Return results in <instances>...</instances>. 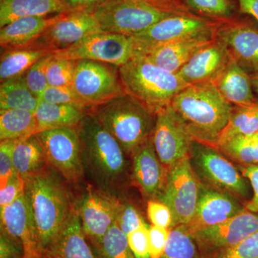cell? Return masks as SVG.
<instances>
[{"label": "cell", "mask_w": 258, "mask_h": 258, "mask_svg": "<svg viewBox=\"0 0 258 258\" xmlns=\"http://www.w3.org/2000/svg\"><path fill=\"white\" fill-rule=\"evenodd\" d=\"M84 175L95 187L116 198L128 179L125 152L91 111L77 126Z\"/></svg>", "instance_id": "6da1fadb"}, {"label": "cell", "mask_w": 258, "mask_h": 258, "mask_svg": "<svg viewBox=\"0 0 258 258\" xmlns=\"http://www.w3.org/2000/svg\"><path fill=\"white\" fill-rule=\"evenodd\" d=\"M60 176L47 166L23 179L30 215L47 258H52L61 230L74 207Z\"/></svg>", "instance_id": "7a4b0ae2"}, {"label": "cell", "mask_w": 258, "mask_h": 258, "mask_svg": "<svg viewBox=\"0 0 258 258\" xmlns=\"http://www.w3.org/2000/svg\"><path fill=\"white\" fill-rule=\"evenodd\" d=\"M171 106L195 142L214 147L233 110L212 82L187 86L174 97Z\"/></svg>", "instance_id": "3957f363"}, {"label": "cell", "mask_w": 258, "mask_h": 258, "mask_svg": "<svg viewBox=\"0 0 258 258\" xmlns=\"http://www.w3.org/2000/svg\"><path fill=\"white\" fill-rule=\"evenodd\" d=\"M119 73L125 93L156 115L189 86L177 74L141 55H134L119 68Z\"/></svg>", "instance_id": "277c9868"}, {"label": "cell", "mask_w": 258, "mask_h": 258, "mask_svg": "<svg viewBox=\"0 0 258 258\" xmlns=\"http://www.w3.org/2000/svg\"><path fill=\"white\" fill-rule=\"evenodd\" d=\"M91 112L128 155L152 137L157 119V115L127 93Z\"/></svg>", "instance_id": "5b68a950"}, {"label": "cell", "mask_w": 258, "mask_h": 258, "mask_svg": "<svg viewBox=\"0 0 258 258\" xmlns=\"http://www.w3.org/2000/svg\"><path fill=\"white\" fill-rule=\"evenodd\" d=\"M189 12L185 5L163 7L144 0H107L90 13L102 31L132 37L163 19Z\"/></svg>", "instance_id": "8992f818"}, {"label": "cell", "mask_w": 258, "mask_h": 258, "mask_svg": "<svg viewBox=\"0 0 258 258\" xmlns=\"http://www.w3.org/2000/svg\"><path fill=\"white\" fill-rule=\"evenodd\" d=\"M190 160L194 171L208 187L234 196L246 198L247 181L216 147L194 141Z\"/></svg>", "instance_id": "52a82bcc"}, {"label": "cell", "mask_w": 258, "mask_h": 258, "mask_svg": "<svg viewBox=\"0 0 258 258\" xmlns=\"http://www.w3.org/2000/svg\"><path fill=\"white\" fill-rule=\"evenodd\" d=\"M220 23L199 16L191 12L171 15L132 37L135 47L134 55L184 39L215 35Z\"/></svg>", "instance_id": "ba28073f"}, {"label": "cell", "mask_w": 258, "mask_h": 258, "mask_svg": "<svg viewBox=\"0 0 258 258\" xmlns=\"http://www.w3.org/2000/svg\"><path fill=\"white\" fill-rule=\"evenodd\" d=\"M201 187L190 157L168 169L165 186L158 199L170 209L173 217L171 227L187 225L192 220Z\"/></svg>", "instance_id": "9c48e42d"}, {"label": "cell", "mask_w": 258, "mask_h": 258, "mask_svg": "<svg viewBox=\"0 0 258 258\" xmlns=\"http://www.w3.org/2000/svg\"><path fill=\"white\" fill-rule=\"evenodd\" d=\"M72 88L91 108L125 93L119 68L94 60H76Z\"/></svg>", "instance_id": "30bf717a"}, {"label": "cell", "mask_w": 258, "mask_h": 258, "mask_svg": "<svg viewBox=\"0 0 258 258\" xmlns=\"http://www.w3.org/2000/svg\"><path fill=\"white\" fill-rule=\"evenodd\" d=\"M48 165L64 181L76 184L84 176L77 127L48 129L35 134Z\"/></svg>", "instance_id": "8fae6325"}, {"label": "cell", "mask_w": 258, "mask_h": 258, "mask_svg": "<svg viewBox=\"0 0 258 258\" xmlns=\"http://www.w3.org/2000/svg\"><path fill=\"white\" fill-rule=\"evenodd\" d=\"M57 57L73 60H94L121 67L135 55L132 37L111 32L92 34L55 52Z\"/></svg>", "instance_id": "7c38bea8"}, {"label": "cell", "mask_w": 258, "mask_h": 258, "mask_svg": "<svg viewBox=\"0 0 258 258\" xmlns=\"http://www.w3.org/2000/svg\"><path fill=\"white\" fill-rule=\"evenodd\" d=\"M152 140L158 157L166 169L190 157L193 139L171 105L157 113Z\"/></svg>", "instance_id": "4fadbf2b"}, {"label": "cell", "mask_w": 258, "mask_h": 258, "mask_svg": "<svg viewBox=\"0 0 258 258\" xmlns=\"http://www.w3.org/2000/svg\"><path fill=\"white\" fill-rule=\"evenodd\" d=\"M119 200L95 186H88L80 199L76 209L83 231L96 247L115 222Z\"/></svg>", "instance_id": "5bb4252c"}, {"label": "cell", "mask_w": 258, "mask_h": 258, "mask_svg": "<svg viewBox=\"0 0 258 258\" xmlns=\"http://www.w3.org/2000/svg\"><path fill=\"white\" fill-rule=\"evenodd\" d=\"M100 32L103 31L99 24L89 12L64 13L28 46L55 52L72 46L88 35Z\"/></svg>", "instance_id": "9a60e30c"}, {"label": "cell", "mask_w": 258, "mask_h": 258, "mask_svg": "<svg viewBox=\"0 0 258 258\" xmlns=\"http://www.w3.org/2000/svg\"><path fill=\"white\" fill-rule=\"evenodd\" d=\"M215 37L225 44L231 57L248 74L258 71V28L250 20L234 18L221 22Z\"/></svg>", "instance_id": "2e32d148"}, {"label": "cell", "mask_w": 258, "mask_h": 258, "mask_svg": "<svg viewBox=\"0 0 258 258\" xmlns=\"http://www.w3.org/2000/svg\"><path fill=\"white\" fill-rule=\"evenodd\" d=\"M258 231V214L244 209L226 221L194 234L200 247L208 250H223L238 244Z\"/></svg>", "instance_id": "e0dca14e"}, {"label": "cell", "mask_w": 258, "mask_h": 258, "mask_svg": "<svg viewBox=\"0 0 258 258\" xmlns=\"http://www.w3.org/2000/svg\"><path fill=\"white\" fill-rule=\"evenodd\" d=\"M1 231L23 247L24 258H47L40 247L28 203L23 195L0 209Z\"/></svg>", "instance_id": "ac0fdd59"}, {"label": "cell", "mask_w": 258, "mask_h": 258, "mask_svg": "<svg viewBox=\"0 0 258 258\" xmlns=\"http://www.w3.org/2000/svg\"><path fill=\"white\" fill-rule=\"evenodd\" d=\"M244 210L228 194L202 186L196 212L192 220L184 227L193 235L199 231L226 221Z\"/></svg>", "instance_id": "d6986e66"}, {"label": "cell", "mask_w": 258, "mask_h": 258, "mask_svg": "<svg viewBox=\"0 0 258 258\" xmlns=\"http://www.w3.org/2000/svg\"><path fill=\"white\" fill-rule=\"evenodd\" d=\"M132 177L144 197L158 199L165 186L168 169L161 164L152 137L132 154Z\"/></svg>", "instance_id": "ffe728a7"}, {"label": "cell", "mask_w": 258, "mask_h": 258, "mask_svg": "<svg viewBox=\"0 0 258 258\" xmlns=\"http://www.w3.org/2000/svg\"><path fill=\"white\" fill-rule=\"evenodd\" d=\"M231 59L225 44L215 37L198 50L176 74L188 86L212 82Z\"/></svg>", "instance_id": "44dd1931"}, {"label": "cell", "mask_w": 258, "mask_h": 258, "mask_svg": "<svg viewBox=\"0 0 258 258\" xmlns=\"http://www.w3.org/2000/svg\"><path fill=\"white\" fill-rule=\"evenodd\" d=\"M215 35L184 39L154 47L139 55L157 64L161 69L176 74L198 50L206 46Z\"/></svg>", "instance_id": "7402d4cb"}, {"label": "cell", "mask_w": 258, "mask_h": 258, "mask_svg": "<svg viewBox=\"0 0 258 258\" xmlns=\"http://www.w3.org/2000/svg\"><path fill=\"white\" fill-rule=\"evenodd\" d=\"M212 83L231 105L247 106L257 101L254 96L250 74L232 58Z\"/></svg>", "instance_id": "603a6c76"}, {"label": "cell", "mask_w": 258, "mask_h": 258, "mask_svg": "<svg viewBox=\"0 0 258 258\" xmlns=\"http://www.w3.org/2000/svg\"><path fill=\"white\" fill-rule=\"evenodd\" d=\"M28 17L18 19L0 30V45L3 50L28 46L55 23L61 15Z\"/></svg>", "instance_id": "cb8c5ba5"}, {"label": "cell", "mask_w": 258, "mask_h": 258, "mask_svg": "<svg viewBox=\"0 0 258 258\" xmlns=\"http://www.w3.org/2000/svg\"><path fill=\"white\" fill-rule=\"evenodd\" d=\"M52 258H97L86 240L79 212L75 207L61 230Z\"/></svg>", "instance_id": "d4e9b609"}, {"label": "cell", "mask_w": 258, "mask_h": 258, "mask_svg": "<svg viewBox=\"0 0 258 258\" xmlns=\"http://www.w3.org/2000/svg\"><path fill=\"white\" fill-rule=\"evenodd\" d=\"M67 13L60 0H0V28L20 18Z\"/></svg>", "instance_id": "484cf974"}, {"label": "cell", "mask_w": 258, "mask_h": 258, "mask_svg": "<svg viewBox=\"0 0 258 258\" xmlns=\"http://www.w3.org/2000/svg\"><path fill=\"white\" fill-rule=\"evenodd\" d=\"M88 112L78 107L56 104L40 100L35 112L37 133L48 129L77 127Z\"/></svg>", "instance_id": "4316f807"}, {"label": "cell", "mask_w": 258, "mask_h": 258, "mask_svg": "<svg viewBox=\"0 0 258 258\" xmlns=\"http://www.w3.org/2000/svg\"><path fill=\"white\" fill-rule=\"evenodd\" d=\"M15 172L24 179L48 166L45 152L37 136L18 141L13 152Z\"/></svg>", "instance_id": "83f0119b"}, {"label": "cell", "mask_w": 258, "mask_h": 258, "mask_svg": "<svg viewBox=\"0 0 258 258\" xmlns=\"http://www.w3.org/2000/svg\"><path fill=\"white\" fill-rule=\"evenodd\" d=\"M52 53V51L33 46L4 50L0 59L1 83L25 74L37 61Z\"/></svg>", "instance_id": "f1b7e54d"}, {"label": "cell", "mask_w": 258, "mask_h": 258, "mask_svg": "<svg viewBox=\"0 0 258 258\" xmlns=\"http://www.w3.org/2000/svg\"><path fill=\"white\" fill-rule=\"evenodd\" d=\"M37 123L35 112L0 110V140H22L35 135Z\"/></svg>", "instance_id": "f546056e"}, {"label": "cell", "mask_w": 258, "mask_h": 258, "mask_svg": "<svg viewBox=\"0 0 258 258\" xmlns=\"http://www.w3.org/2000/svg\"><path fill=\"white\" fill-rule=\"evenodd\" d=\"M40 99L30 91L25 75L1 83L0 110L20 109L35 112Z\"/></svg>", "instance_id": "4dcf8cb0"}, {"label": "cell", "mask_w": 258, "mask_h": 258, "mask_svg": "<svg viewBox=\"0 0 258 258\" xmlns=\"http://www.w3.org/2000/svg\"><path fill=\"white\" fill-rule=\"evenodd\" d=\"M258 133V101L247 106H235L222 131L216 148L231 139Z\"/></svg>", "instance_id": "1f68e13d"}, {"label": "cell", "mask_w": 258, "mask_h": 258, "mask_svg": "<svg viewBox=\"0 0 258 258\" xmlns=\"http://www.w3.org/2000/svg\"><path fill=\"white\" fill-rule=\"evenodd\" d=\"M217 149L242 166L258 165V133L231 139Z\"/></svg>", "instance_id": "d6a6232c"}, {"label": "cell", "mask_w": 258, "mask_h": 258, "mask_svg": "<svg viewBox=\"0 0 258 258\" xmlns=\"http://www.w3.org/2000/svg\"><path fill=\"white\" fill-rule=\"evenodd\" d=\"M95 249L100 258H136L129 246L128 236L115 222Z\"/></svg>", "instance_id": "836d02e7"}, {"label": "cell", "mask_w": 258, "mask_h": 258, "mask_svg": "<svg viewBox=\"0 0 258 258\" xmlns=\"http://www.w3.org/2000/svg\"><path fill=\"white\" fill-rule=\"evenodd\" d=\"M183 4L194 14L217 22L234 18L235 11L232 0H184Z\"/></svg>", "instance_id": "e575fe53"}, {"label": "cell", "mask_w": 258, "mask_h": 258, "mask_svg": "<svg viewBox=\"0 0 258 258\" xmlns=\"http://www.w3.org/2000/svg\"><path fill=\"white\" fill-rule=\"evenodd\" d=\"M196 244L184 225L172 227L160 258H197Z\"/></svg>", "instance_id": "d590c367"}, {"label": "cell", "mask_w": 258, "mask_h": 258, "mask_svg": "<svg viewBox=\"0 0 258 258\" xmlns=\"http://www.w3.org/2000/svg\"><path fill=\"white\" fill-rule=\"evenodd\" d=\"M76 60L57 57L54 53L46 69L47 83L52 87H72Z\"/></svg>", "instance_id": "8d00e7d4"}, {"label": "cell", "mask_w": 258, "mask_h": 258, "mask_svg": "<svg viewBox=\"0 0 258 258\" xmlns=\"http://www.w3.org/2000/svg\"><path fill=\"white\" fill-rule=\"evenodd\" d=\"M54 53L42 57L24 74L28 88L39 99H40L42 93L49 86L47 81L46 69L47 64Z\"/></svg>", "instance_id": "74e56055"}, {"label": "cell", "mask_w": 258, "mask_h": 258, "mask_svg": "<svg viewBox=\"0 0 258 258\" xmlns=\"http://www.w3.org/2000/svg\"><path fill=\"white\" fill-rule=\"evenodd\" d=\"M115 222L127 236L134 230L148 225L142 214L134 205L120 201Z\"/></svg>", "instance_id": "f35d334b"}, {"label": "cell", "mask_w": 258, "mask_h": 258, "mask_svg": "<svg viewBox=\"0 0 258 258\" xmlns=\"http://www.w3.org/2000/svg\"><path fill=\"white\" fill-rule=\"evenodd\" d=\"M40 100L56 103V104L69 105L91 111L92 108L88 106L81 99L72 87H52L48 86L42 93Z\"/></svg>", "instance_id": "ab89813d"}, {"label": "cell", "mask_w": 258, "mask_h": 258, "mask_svg": "<svg viewBox=\"0 0 258 258\" xmlns=\"http://www.w3.org/2000/svg\"><path fill=\"white\" fill-rule=\"evenodd\" d=\"M20 140L2 141L0 144V189L17 175L13 162V152Z\"/></svg>", "instance_id": "60d3db41"}, {"label": "cell", "mask_w": 258, "mask_h": 258, "mask_svg": "<svg viewBox=\"0 0 258 258\" xmlns=\"http://www.w3.org/2000/svg\"><path fill=\"white\" fill-rule=\"evenodd\" d=\"M218 258H258V231L238 244L220 251Z\"/></svg>", "instance_id": "b9f144b4"}, {"label": "cell", "mask_w": 258, "mask_h": 258, "mask_svg": "<svg viewBox=\"0 0 258 258\" xmlns=\"http://www.w3.org/2000/svg\"><path fill=\"white\" fill-rule=\"evenodd\" d=\"M147 214L153 225L166 229L172 227V214L165 204L149 200L147 204Z\"/></svg>", "instance_id": "7bdbcfd3"}, {"label": "cell", "mask_w": 258, "mask_h": 258, "mask_svg": "<svg viewBox=\"0 0 258 258\" xmlns=\"http://www.w3.org/2000/svg\"><path fill=\"white\" fill-rule=\"evenodd\" d=\"M149 226H144L128 235L129 246L136 258H151Z\"/></svg>", "instance_id": "ee69618b"}, {"label": "cell", "mask_w": 258, "mask_h": 258, "mask_svg": "<svg viewBox=\"0 0 258 258\" xmlns=\"http://www.w3.org/2000/svg\"><path fill=\"white\" fill-rule=\"evenodd\" d=\"M149 235L151 258H160L167 244L169 230L152 225L149 227Z\"/></svg>", "instance_id": "f6af8a7d"}, {"label": "cell", "mask_w": 258, "mask_h": 258, "mask_svg": "<svg viewBox=\"0 0 258 258\" xmlns=\"http://www.w3.org/2000/svg\"><path fill=\"white\" fill-rule=\"evenodd\" d=\"M25 192V185L22 178L17 174L5 187L0 189V209L14 203Z\"/></svg>", "instance_id": "bcb514c9"}, {"label": "cell", "mask_w": 258, "mask_h": 258, "mask_svg": "<svg viewBox=\"0 0 258 258\" xmlns=\"http://www.w3.org/2000/svg\"><path fill=\"white\" fill-rule=\"evenodd\" d=\"M240 171L249 180L253 190V196L246 205V210L258 214V165L242 166Z\"/></svg>", "instance_id": "7dc6e473"}, {"label": "cell", "mask_w": 258, "mask_h": 258, "mask_svg": "<svg viewBox=\"0 0 258 258\" xmlns=\"http://www.w3.org/2000/svg\"><path fill=\"white\" fill-rule=\"evenodd\" d=\"M0 258H24L23 247L14 239L1 231Z\"/></svg>", "instance_id": "c3c4849f"}, {"label": "cell", "mask_w": 258, "mask_h": 258, "mask_svg": "<svg viewBox=\"0 0 258 258\" xmlns=\"http://www.w3.org/2000/svg\"><path fill=\"white\" fill-rule=\"evenodd\" d=\"M107 0H60L68 13L91 12Z\"/></svg>", "instance_id": "681fc988"}, {"label": "cell", "mask_w": 258, "mask_h": 258, "mask_svg": "<svg viewBox=\"0 0 258 258\" xmlns=\"http://www.w3.org/2000/svg\"><path fill=\"white\" fill-rule=\"evenodd\" d=\"M241 13L253 17L258 21V0H237Z\"/></svg>", "instance_id": "f907efd6"}, {"label": "cell", "mask_w": 258, "mask_h": 258, "mask_svg": "<svg viewBox=\"0 0 258 258\" xmlns=\"http://www.w3.org/2000/svg\"><path fill=\"white\" fill-rule=\"evenodd\" d=\"M152 4L163 7H180L184 6L181 0H144Z\"/></svg>", "instance_id": "816d5d0a"}, {"label": "cell", "mask_w": 258, "mask_h": 258, "mask_svg": "<svg viewBox=\"0 0 258 258\" xmlns=\"http://www.w3.org/2000/svg\"><path fill=\"white\" fill-rule=\"evenodd\" d=\"M250 76L254 91H255L258 94V71L254 72V74H251Z\"/></svg>", "instance_id": "f5cc1de1"}]
</instances>
